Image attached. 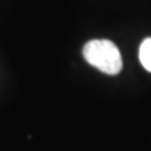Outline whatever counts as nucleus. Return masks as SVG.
<instances>
[{"label":"nucleus","instance_id":"obj_1","mask_svg":"<svg viewBox=\"0 0 151 151\" xmlns=\"http://www.w3.org/2000/svg\"><path fill=\"white\" fill-rule=\"evenodd\" d=\"M84 59L108 76H116L122 70V56L118 46L108 39H92L83 48Z\"/></svg>","mask_w":151,"mask_h":151},{"label":"nucleus","instance_id":"obj_2","mask_svg":"<svg viewBox=\"0 0 151 151\" xmlns=\"http://www.w3.org/2000/svg\"><path fill=\"white\" fill-rule=\"evenodd\" d=\"M139 59L143 67L151 73V38H146L139 49Z\"/></svg>","mask_w":151,"mask_h":151}]
</instances>
